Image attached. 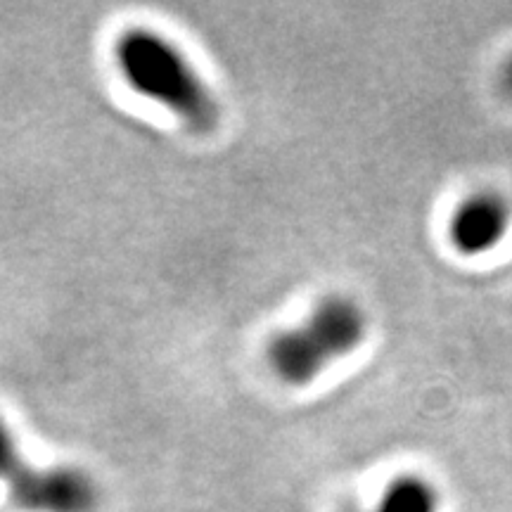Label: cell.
<instances>
[{
  "label": "cell",
  "mask_w": 512,
  "mask_h": 512,
  "mask_svg": "<svg viewBox=\"0 0 512 512\" xmlns=\"http://www.w3.org/2000/svg\"><path fill=\"white\" fill-rule=\"evenodd\" d=\"M114 64L131 91L157 102L188 128L207 133L219 124L221 110L211 88L183 50L159 31H121L114 43Z\"/></svg>",
  "instance_id": "6da1fadb"
},
{
  "label": "cell",
  "mask_w": 512,
  "mask_h": 512,
  "mask_svg": "<svg viewBox=\"0 0 512 512\" xmlns=\"http://www.w3.org/2000/svg\"><path fill=\"white\" fill-rule=\"evenodd\" d=\"M368 313L347 294H328L302 323L268 339L266 363L287 387H309L325 370L363 347Z\"/></svg>",
  "instance_id": "7a4b0ae2"
},
{
  "label": "cell",
  "mask_w": 512,
  "mask_h": 512,
  "mask_svg": "<svg viewBox=\"0 0 512 512\" xmlns=\"http://www.w3.org/2000/svg\"><path fill=\"white\" fill-rule=\"evenodd\" d=\"M8 496L24 512H98L102 494L91 472L74 465H24L8 484Z\"/></svg>",
  "instance_id": "3957f363"
},
{
  "label": "cell",
  "mask_w": 512,
  "mask_h": 512,
  "mask_svg": "<svg viewBox=\"0 0 512 512\" xmlns=\"http://www.w3.org/2000/svg\"><path fill=\"white\" fill-rule=\"evenodd\" d=\"M512 230V204L498 190H475L465 195L446 223L451 249L465 259L496 252Z\"/></svg>",
  "instance_id": "277c9868"
},
{
  "label": "cell",
  "mask_w": 512,
  "mask_h": 512,
  "mask_svg": "<svg viewBox=\"0 0 512 512\" xmlns=\"http://www.w3.org/2000/svg\"><path fill=\"white\" fill-rule=\"evenodd\" d=\"M441 494L432 479L406 472L394 477L382 489L380 498L368 512H439Z\"/></svg>",
  "instance_id": "5b68a950"
},
{
  "label": "cell",
  "mask_w": 512,
  "mask_h": 512,
  "mask_svg": "<svg viewBox=\"0 0 512 512\" xmlns=\"http://www.w3.org/2000/svg\"><path fill=\"white\" fill-rule=\"evenodd\" d=\"M24 465H27V460L22 458L15 432L10 430V425L0 415V479L8 484Z\"/></svg>",
  "instance_id": "8992f818"
},
{
  "label": "cell",
  "mask_w": 512,
  "mask_h": 512,
  "mask_svg": "<svg viewBox=\"0 0 512 512\" xmlns=\"http://www.w3.org/2000/svg\"><path fill=\"white\" fill-rule=\"evenodd\" d=\"M501 88L508 95V100H512V53L501 64Z\"/></svg>",
  "instance_id": "52a82bcc"
}]
</instances>
